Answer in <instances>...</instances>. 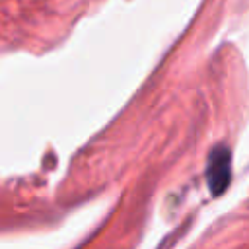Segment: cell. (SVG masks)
<instances>
[{
	"mask_svg": "<svg viewBox=\"0 0 249 249\" xmlns=\"http://www.w3.org/2000/svg\"><path fill=\"white\" fill-rule=\"evenodd\" d=\"M208 187L214 195H220L231 177V154L226 146H216L208 156V167H206Z\"/></svg>",
	"mask_w": 249,
	"mask_h": 249,
	"instance_id": "obj_1",
	"label": "cell"
}]
</instances>
